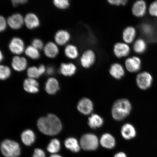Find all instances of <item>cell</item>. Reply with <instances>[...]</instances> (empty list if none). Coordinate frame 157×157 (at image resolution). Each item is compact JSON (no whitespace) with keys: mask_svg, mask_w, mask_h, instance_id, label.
Returning a JSON list of instances; mask_svg holds the SVG:
<instances>
[{"mask_svg":"<svg viewBox=\"0 0 157 157\" xmlns=\"http://www.w3.org/2000/svg\"><path fill=\"white\" fill-rule=\"evenodd\" d=\"M37 125L41 132L50 136L57 134L61 130L62 127L59 119L52 114L39 119Z\"/></svg>","mask_w":157,"mask_h":157,"instance_id":"6da1fadb","label":"cell"},{"mask_svg":"<svg viewBox=\"0 0 157 157\" xmlns=\"http://www.w3.org/2000/svg\"><path fill=\"white\" fill-rule=\"evenodd\" d=\"M132 106L130 102L126 99L117 100L112 109V115L116 120L120 121L125 118L130 113Z\"/></svg>","mask_w":157,"mask_h":157,"instance_id":"7a4b0ae2","label":"cell"},{"mask_svg":"<svg viewBox=\"0 0 157 157\" xmlns=\"http://www.w3.org/2000/svg\"><path fill=\"white\" fill-rule=\"evenodd\" d=\"M1 150L6 157H18L21 154V148L18 143L14 141L4 140L1 144Z\"/></svg>","mask_w":157,"mask_h":157,"instance_id":"3957f363","label":"cell"},{"mask_svg":"<svg viewBox=\"0 0 157 157\" xmlns=\"http://www.w3.org/2000/svg\"><path fill=\"white\" fill-rule=\"evenodd\" d=\"M99 141L96 135L87 133L83 135L80 139V147L84 150H95L98 148Z\"/></svg>","mask_w":157,"mask_h":157,"instance_id":"277c9868","label":"cell"},{"mask_svg":"<svg viewBox=\"0 0 157 157\" xmlns=\"http://www.w3.org/2000/svg\"><path fill=\"white\" fill-rule=\"evenodd\" d=\"M136 81L137 86L140 89L146 90L151 86L153 78L151 75L148 72H142L137 75Z\"/></svg>","mask_w":157,"mask_h":157,"instance_id":"5b68a950","label":"cell"},{"mask_svg":"<svg viewBox=\"0 0 157 157\" xmlns=\"http://www.w3.org/2000/svg\"><path fill=\"white\" fill-rule=\"evenodd\" d=\"M78 111L84 115L90 114L94 109L93 103L87 98H83L78 102L77 105Z\"/></svg>","mask_w":157,"mask_h":157,"instance_id":"8992f818","label":"cell"},{"mask_svg":"<svg viewBox=\"0 0 157 157\" xmlns=\"http://www.w3.org/2000/svg\"><path fill=\"white\" fill-rule=\"evenodd\" d=\"M141 61L137 56H133L127 59L125 61V66L127 70L130 72H135L140 69Z\"/></svg>","mask_w":157,"mask_h":157,"instance_id":"52a82bcc","label":"cell"},{"mask_svg":"<svg viewBox=\"0 0 157 157\" xmlns=\"http://www.w3.org/2000/svg\"><path fill=\"white\" fill-rule=\"evenodd\" d=\"M95 60V55L93 51L88 50L82 55L80 62L83 67L88 68L93 65Z\"/></svg>","mask_w":157,"mask_h":157,"instance_id":"ba28073f","label":"cell"},{"mask_svg":"<svg viewBox=\"0 0 157 157\" xmlns=\"http://www.w3.org/2000/svg\"><path fill=\"white\" fill-rule=\"evenodd\" d=\"M9 48L13 53L19 55L23 52L24 50V44L21 39L14 38L12 39L9 45Z\"/></svg>","mask_w":157,"mask_h":157,"instance_id":"9c48e42d","label":"cell"},{"mask_svg":"<svg viewBox=\"0 0 157 157\" xmlns=\"http://www.w3.org/2000/svg\"><path fill=\"white\" fill-rule=\"evenodd\" d=\"M113 52L117 58L126 56L130 52V48L126 43H117L114 46Z\"/></svg>","mask_w":157,"mask_h":157,"instance_id":"30bf717a","label":"cell"},{"mask_svg":"<svg viewBox=\"0 0 157 157\" xmlns=\"http://www.w3.org/2000/svg\"><path fill=\"white\" fill-rule=\"evenodd\" d=\"M7 22L11 28L18 29L22 26L24 23V19L20 14L16 13L8 18Z\"/></svg>","mask_w":157,"mask_h":157,"instance_id":"8fae6325","label":"cell"},{"mask_svg":"<svg viewBox=\"0 0 157 157\" xmlns=\"http://www.w3.org/2000/svg\"><path fill=\"white\" fill-rule=\"evenodd\" d=\"M146 4L143 1H138L135 2L132 8L133 15L137 17H143L146 13Z\"/></svg>","mask_w":157,"mask_h":157,"instance_id":"7c38bea8","label":"cell"},{"mask_svg":"<svg viewBox=\"0 0 157 157\" xmlns=\"http://www.w3.org/2000/svg\"><path fill=\"white\" fill-rule=\"evenodd\" d=\"M121 133L122 137L126 140L132 139L136 136V129L132 124H125L121 128Z\"/></svg>","mask_w":157,"mask_h":157,"instance_id":"4fadbf2b","label":"cell"},{"mask_svg":"<svg viewBox=\"0 0 157 157\" xmlns=\"http://www.w3.org/2000/svg\"><path fill=\"white\" fill-rule=\"evenodd\" d=\"M23 87L25 91L30 93H36L39 91V84L34 78H29L25 79Z\"/></svg>","mask_w":157,"mask_h":157,"instance_id":"5bb4252c","label":"cell"},{"mask_svg":"<svg viewBox=\"0 0 157 157\" xmlns=\"http://www.w3.org/2000/svg\"><path fill=\"white\" fill-rule=\"evenodd\" d=\"M11 66L13 69L17 71L24 70L27 66V62L25 58L15 56L13 58Z\"/></svg>","mask_w":157,"mask_h":157,"instance_id":"9a60e30c","label":"cell"},{"mask_svg":"<svg viewBox=\"0 0 157 157\" xmlns=\"http://www.w3.org/2000/svg\"><path fill=\"white\" fill-rule=\"evenodd\" d=\"M101 146L104 148L112 149L115 147V140L114 137L109 133H105L102 135L100 140Z\"/></svg>","mask_w":157,"mask_h":157,"instance_id":"2e32d148","label":"cell"},{"mask_svg":"<svg viewBox=\"0 0 157 157\" xmlns=\"http://www.w3.org/2000/svg\"><path fill=\"white\" fill-rule=\"evenodd\" d=\"M45 89L47 93L50 95L56 94L59 89L58 80L53 78H49L45 84Z\"/></svg>","mask_w":157,"mask_h":157,"instance_id":"e0dca14e","label":"cell"},{"mask_svg":"<svg viewBox=\"0 0 157 157\" xmlns=\"http://www.w3.org/2000/svg\"><path fill=\"white\" fill-rule=\"evenodd\" d=\"M24 23L29 29H32L38 27L39 25V21L38 17L33 13H29L25 17Z\"/></svg>","mask_w":157,"mask_h":157,"instance_id":"ac0fdd59","label":"cell"},{"mask_svg":"<svg viewBox=\"0 0 157 157\" xmlns=\"http://www.w3.org/2000/svg\"><path fill=\"white\" fill-rule=\"evenodd\" d=\"M109 73L113 78L119 79L124 76L125 71L123 67L121 64L116 63L111 66Z\"/></svg>","mask_w":157,"mask_h":157,"instance_id":"d6986e66","label":"cell"},{"mask_svg":"<svg viewBox=\"0 0 157 157\" xmlns=\"http://www.w3.org/2000/svg\"><path fill=\"white\" fill-rule=\"evenodd\" d=\"M46 71L45 67L43 65H41L38 68L33 66L29 67L27 71V75L29 78H38L39 76L44 73Z\"/></svg>","mask_w":157,"mask_h":157,"instance_id":"ffe728a7","label":"cell"},{"mask_svg":"<svg viewBox=\"0 0 157 157\" xmlns=\"http://www.w3.org/2000/svg\"><path fill=\"white\" fill-rule=\"evenodd\" d=\"M136 35V31L132 27H128L123 31V39L127 44H131L134 40Z\"/></svg>","mask_w":157,"mask_h":157,"instance_id":"44dd1931","label":"cell"},{"mask_svg":"<svg viewBox=\"0 0 157 157\" xmlns=\"http://www.w3.org/2000/svg\"><path fill=\"white\" fill-rule=\"evenodd\" d=\"M44 51L47 56L49 58H53L58 54L59 49L57 46L54 43L50 42L44 46Z\"/></svg>","mask_w":157,"mask_h":157,"instance_id":"7402d4cb","label":"cell"},{"mask_svg":"<svg viewBox=\"0 0 157 157\" xmlns=\"http://www.w3.org/2000/svg\"><path fill=\"white\" fill-rule=\"evenodd\" d=\"M70 38V34L67 31L61 30L56 33L55 35V39L58 44L63 45L69 40Z\"/></svg>","mask_w":157,"mask_h":157,"instance_id":"603a6c76","label":"cell"},{"mask_svg":"<svg viewBox=\"0 0 157 157\" xmlns=\"http://www.w3.org/2000/svg\"><path fill=\"white\" fill-rule=\"evenodd\" d=\"M88 124L92 128L96 129L101 127L103 124V120L97 114H93L88 119Z\"/></svg>","mask_w":157,"mask_h":157,"instance_id":"cb8c5ba5","label":"cell"},{"mask_svg":"<svg viewBox=\"0 0 157 157\" xmlns=\"http://www.w3.org/2000/svg\"><path fill=\"white\" fill-rule=\"evenodd\" d=\"M35 139V136L34 132L30 129L25 130L21 133V140L26 146H31L34 142Z\"/></svg>","mask_w":157,"mask_h":157,"instance_id":"d4e9b609","label":"cell"},{"mask_svg":"<svg viewBox=\"0 0 157 157\" xmlns=\"http://www.w3.org/2000/svg\"><path fill=\"white\" fill-rule=\"evenodd\" d=\"M76 67L72 63H62L61 65L60 72L65 76H71L75 73Z\"/></svg>","mask_w":157,"mask_h":157,"instance_id":"484cf974","label":"cell"},{"mask_svg":"<svg viewBox=\"0 0 157 157\" xmlns=\"http://www.w3.org/2000/svg\"><path fill=\"white\" fill-rule=\"evenodd\" d=\"M65 146L67 148L74 152L79 151L80 149V145L78 144V141L73 137H70L65 141Z\"/></svg>","mask_w":157,"mask_h":157,"instance_id":"4316f807","label":"cell"},{"mask_svg":"<svg viewBox=\"0 0 157 157\" xmlns=\"http://www.w3.org/2000/svg\"><path fill=\"white\" fill-rule=\"evenodd\" d=\"M133 48L135 52L138 54H142L146 51L147 44L144 40L141 39H138L135 41Z\"/></svg>","mask_w":157,"mask_h":157,"instance_id":"83f0119b","label":"cell"},{"mask_svg":"<svg viewBox=\"0 0 157 157\" xmlns=\"http://www.w3.org/2000/svg\"><path fill=\"white\" fill-rule=\"evenodd\" d=\"M65 54L68 58L74 59L78 56V52L76 47L72 45H68L66 47L64 50Z\"/></svg>","mask_w":157,"mask_h":157,"instance_id":"f1b7e54d","label":"cell"},{"mask_svg":"<svg viewBox=\"0 0 157 157\" xmlns=\"http://www.w3.org/2000/svg\"><path fill=\"white\" fill-rule=\"evenodd\" d=\"M60 149L59 141L57 139H53L51 141L47 147V150L49 152L55 154L59 152Z\"/></svg>","mask_w":157,"mask_h":157,"instance_id":"f546056e","label":"cell"},{"mask_svg":"<svg viewBox=\"0 0 157 157\" xmlns=\"http://www.w3.org/2000/svg\"><path fill=\"white\" fill-rule=\"evenodd\" d=\"M25 53L29 57L34 59H38L40 56L38 50L34 48L32 45L27 47L25 49Z\"/></svg>","mask_w":157,"mask_h":157,"instance_id":"4dcf8cb0","label":"cell"},{"mask_svg":"<svg viewBox=\"0 0 157 157\" xmlns=\"http://www.w3.org/2000/svg\"><path fill=\"white\" fill-rule=\"evenodd\" d=\"M11 74V71L9 67L3 65L0 66V78L5 80L8 78Z\"/></svg>","mask_w":157,"mask_h":157,"instance_id":"1f68e13d","label":"cell"},{"mask_svg":"<svg viewBox=\"0 0 157 157\" xmlns=\"http://www.w3.org/2000/svg\"><path fill=\"white\" fill-rule=\"evenodd\" d=\"M53 2L55 6L60 9H66L69 6L68 0H54Z\"/></svg>","mask_w":157,"mask_h":157,"instance_id":"d6a6232c","label":"cell"},{"mask_svg":"<svg viewBox=\"0 0 157 157\" xmlns=\"http://www.w3.org/2000/svg\"><path fill=\"white\" fill-rule=\"evenodd\" d=\"M149 12L152 16L157 17V1L151 4L149 8Z\"/></svg>","mask_w":157,"mask_h":157,"instance_id":"836d02e7","label":"cell"},{"mask_svg":"<svg viewBox=\"0 0 157 157\" xmlns=\"http://www.w3.org/2000/svg\"><path fill=\"white\" fill-rule=\"evenodd\" d=\"M32 44V46L38 50H40L44 47V44L42 41L38 39H34L33 41Z\"/></svg>","mask_w":157,"mask_h":157,"instance_id":"e575fe53","label":"cell"},{"mask_svg":"<svg viewBox=\"0 0 157 157\" xmlns=\"http://www.w3.org/2000/svg\"><path fill=\"white\" fill-rule=\"evenodd\" d=\"M32 157H46L44 151L39 148L35 149Z\"/></svg>","mask_w":157,"mask_h":157,"instance_id":"d590c367","label":"cell"},{"mask_svg":"<svg viewBox=\"0 0 157 157\" xmlns=\"http://www.w3.org/2000/svg\"><path fill=\"white\" fill-rule=\"evenodd\" d=\"M108 2L111 5L120 6L125 5L127 3V1L126 0H109Z\"/></svg>","mask_w":157,"mask_h":157,"instance_id":"8d00e7d4","label":"cell"},{"mask_svg":"<svg viewBox=\"0 0 157 157\" xmlns=\"http://www.w3.org/2000/svg\"><path fill=\"white\" fill-rule=\"evenodd\" d=\"M6 21L4 17L2 16L0 17V30L1 31L5 30L6 27Z\"/></svg>","mask_w":157,"mask_h":157,"instance_id":"74e56055","label":"cell"},{"mask_svg":"<svg viewBox=\"0 0 157 157\" xmlns=\"http://www.w3.org/2000/svg\"><path fill=\"white\" fill-rule=\"evenodd\" d=\"M143 31L145 34H150L152 32V28L150 25H145L143 27Z\"/></svg>","mask_w":157,"mask_h":157,"instance_id":"f35d334b","label":"cell"},{"mask_svg":"<svg viewBox=\"0 0 157 157\" xmlns=\"http://www.w3.org/2000/svg\"><path fill=\"white\" fill-rule=\"evenodd\" d=\"M26 0H13L12 1L13 4L14 6H17L20 4H23L26 3Z\"/></svg>","mask_w":157,"mask_h":157,"instance_id":"ab89813d","label":"cell"},{"mask_svg":"<svg viewBox=\"0 0 157 157\" xmlns=\"http://www.w3.org/2000/svg\"><path fill=\"white\" fill-rule=\"evenodd\" d=\"M114 157H127L126 155L123 152H120L115 155Z\"/></svg>","mask_w":157,"mask_h":157,"instance_id":"60d3db41","label":"cell"},{"mask_svg":"<svg viewBox=\"0 0 157 157\" xmlns=\"http://www.w3.org/2000/svg\"><path fill=\"white\" fill-rule=\"evenodd\" d=\"M54 70L52 67H48L47 70V73L49 75L52 74L54 73Z\"/></svg>","mask_w":157,"mask_h":157,"instance_id":"b9f144b4","label":"cell"},{"mask_svg":"<svg viewBox=\"0 0 157 157\" xmlns=\"http://www.w3.org/2000/svg\"><path fill=\"white\" fill-rule=\"evenodd\" d=\"M50 157H62L60 155L56 154H52Z\"/></svg>","mask_w":157,"mask_h":157,"instance_id":"7bdbcfd3","label":"cell"},{"mask_svg":"<svg viewBox=\"0 0 157 157\" xmlns=\"http://www.w3.org/2000/svg\"><path fill=\"white\" fill-rule=\"evenodd\" d=\"M3 59L2 55V52H1V56H0V59H1V61H2Z\"/></svg>","mask_w":157,"mask_h":157,"instance_id":"ee69618b","label":"cell"}]
</instances>
